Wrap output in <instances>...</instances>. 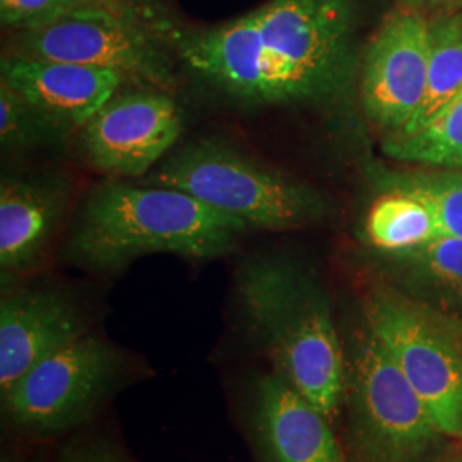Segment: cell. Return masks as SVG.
Here are the masks:
<instances>
[{"instance_id": "cell-1", "label": "cell", "mask_w": 462, "mask_h": 462, "mask_svg": "<svg viewBox=\"0 0 462 462\" xmlns=\"http://www.w3.org/2000/svg\"><path fill=\"white\" fill-rule=\"evenodd\" d=\"M247 225L177 189L101 183L84 200L69 255L89 271L110 273L152 252L190 259L230 254Z\"/></svg>"}, {"instance_id": "cell-2", "label": "cell", "mask_w": 462, "mask_h": 462, "mask_svg": "<svg viewBox=\"0 0 462 462\" xmlns=\"http://www.w3.org/2000/svg\"><path fill=\"white\" fill-rule=\"evenodd\" d=\"M236 295L274 372L334 423L346 394V360L326 295L295 265L271 257L240 267Z\"/></svg>"}, {"instance_id": "cell-3", "label": "cell", "mask_w": 462, "mask_h": 462, "mask_svg": "<svg viewBox=\"0 0 462 462\" xmlns=\"http://www.w3.org/2000/svg\"><path fill=\"white\" fill-rule=\"evenodd\" d=\"M173 28L144 2L118 7L84 2L45 26L17 32L11 51L116 70L127 81L166 91L175 84L168 55Z\"/></svg>"}, {"instance_id": "cell-4", "label": "cell", "mask_w": 462, "mask_h": 462, "mask_svg": "<svg viewBox=\"0 0 462 462\" xmlns=\"http://www.w3.org/2000/svg\"><path fill=\"white\" fill-rule=\"evenodd\" d=\"M148 183L182 190L248 228L293 230L328 215V202L315 189L217 139L173 152Z\"/></svg>"}, {"instance_id": "cell-5", "label": "cell", "mask_w": 462, "mask_h": 462, "mask_svg": "<svg viewBox=\"0 0 462 462\" xmlns=\"http://www.w3.org/2000/svg\"><path fill=\"white\" fill-rule=\"evenodd\" d=\"M356 13V0H267L257 9L282 105L346 98L360 67Z\"/></svg>"}, {"instance_id": "cell-6", "label": "cell", "mask_w": 462, "mask_h": 462, "mask_svg": "<svg viewBox=\"0 0 462 462\" xmlns=\"http://www.w3.org/2000/svg\"><path fill=\"white\" fill-rule=\"evenodd\" d=\"M365 328L425 402L437 429L462 440V320L456 314L375 286L365 298Z\"/></svg>"}, {"instance_id": "cell-7", "label": "cell", "mask_w": 462, "mask_h": 462, "mask_svg": "<svg viewBox=\"0 0 462 462\" xmlns=\"http://www.w3.org/2000/svg\"><path fill=\"white\" fill-rule=\"evenodd\" d=\"M347 366L345 399L356 462H420L437 448L444 435L366 328Z\"/></svg>"}, {"instance_id": "cell-8", "label": "cell", "mask_w": 462, "mask_h": 462, "mask_svg": "<svg viewBox=\"0 0 462 462\" xmlns=\"http://www.w3.org/2000/svg\"><path fill=\"white\" fill-rule=\"evenodd\" d=\"M122 374L120 355L88 332L17 380L2 396L4 408L17 429L50 437L89 420Z\"/></svg>"}, {"instance_id": "cell-9", "label": "cell", "mask_w": 462, "mask_h": 462, "mask_svg": "<svg viewBox=\"0 0 462 462\" xmlns=\"http://www.w3.org/2000/svg\"><path fill=\"white\" fill-rule=\"evenodd\" d=\"M427 84L429 16L399 7L383 17L360 60L365 116L385 137L396 135L420 110Z\"/></svg>"}, {"instance_id": "cell-10", "label": "cell", "mask_w": 462, "mask_h": 462, "mask_svg": "<svg viewBox=\"0 0 462 462\" xmlns=\"http://www.w3.org/2000/svg\"><path fill=\"white\" fill-rule=\"evenodd\" d=\"M182 134L175 99L163 89L116 93L83 127L89 163L116 179L141 177L156 165Z\"/></svg>"}, {"instance_id": "cell-11", "label": "cell", "mask_w": 462, "mask_h": 462, "mask_svg": "<svg viewBox=\"0 0 462 462\" xmlns=\"http://www.w3.org/2000/svg\"><path fill=\"white\" fill-rule=\"evenodd\" d=\"M171 47L198 76L231 98L254 105H282L257 9L211 28L175 26Z\"/></svg>"}, {"instance_id": "cell-12", "label": "cell", "mask_w": 462, "mask_h": 462, "mask_svg": "<svg viewBox=\"0 0 462 462\" xmlns=\"http://www.w3.org/2000/svg\"><path fill=\"white\" fill-rule=\"evenodd\" d=\"M0 76L55 131L84 127L127 81L116 70L13 51L2 57Z\"/></svg>"}, {"instance_id": "cell-13", "label": "cell", "mask_w": 462, "mask_h": 462, "mask_svg": "<svg viewBox=\"0 0 462 462\" xmlns=\"http://www.w3.org/2000/svg\"><path fill=\"white\" fill-rule=\"evenodd\" d=\"M88 334L83 317L62 293L24 288L0 303V393L2 396L60 347Z\"/></svg>"}, {"instance_id": "cell-14", "label": "cell", "mask_w": 462, "mask_h": 462, "mask_svg": "<svg viewBox=\"0 0 462 462\" xmlns=\"http://www.w3.org/2000/svg\"><path fill=\"white\" fill-rule=\"evenodd\" d=\"M252 408L265 462H346L329 420L276 372L257 380Z\"/></svg>"}, {"instance_id": "cell-15", "label": "cell", "mask_w": 462, "mask_h": 462, "mask_svg": "<svg viewBox=\"0 0 462 462\" xmlns=\"http://www.w3.org/2000/svg\"><path fill=\"white\" fill-rule=\"evenodd\" d=\"M64 209L60 187L7 180L0 189L2 278L32 271L45 254Z\"/></svg>"}, {"instance_id": "cell-16", "label": "cell", "mask_w": 462, "mask_h": 462, "mask_svg": "<svg viewBox=\"0 0 462 462\" xmlns=\"http://www.w3.org/2000/svg\"><path fill=\"white\" fill-rule=\"evenodd\" d=\"M380 257L396 271L411 297L447 312L462 309V236L439 235L420 247Z\"/></svg>"}, {"instance_id": "cell-17", "label": "cell", "mask_w": 462, "mask_h": 462, "mask_svg": "<svg viewBox=\"0 0 462 462\" xmlns=\"http://www.w3.org/2000/svg\"><path fill=\"white\" fill-rule=\"evenodd\" d=\"M362 223V240L379 255L420 247L440 235L427 202L394 189H375Z\"/></svg>"}, {"instance_id": "cell-18", "label": "cell", "mask_w": 462, "mask_h": 462, "mask_svg": "<svg viewBox=\"0 0 462 462\" xmlns=\"http://www.w3.org/2000/svg\"><path fill=\"white\" fill-rule=\"evenodd\" d=\"M462 91V11L429 17V84L413 120L396 135H411L439 116ZM387 139V137H385Z\"/></svg>"}, {"instance_id": "cell-19", "label": "cell", "mask_w": 462, "mask_h": 462, "mask_svg": "<svg viewBox=\"0 0 462 462\" xmlns=\"http://www.w3.org/2000/svg\"><path fill=\"white\" fill-rule=\"evenodd\" d=\"M406 171L370 166L368 179L374 189H394L427 202L437 216L440 235L462 236V170Z\"/></svg>"}, {"instance_id": "cell-20", "label": "cell", "mask_w": 462, "mask_h": 462, "mask_svg": "<svg viewBox=\"0 0 462 462\" xmlns=\"http://www.w3.org/2000/svg\"><path fill=\"white\" fill-rule=\"evenodd\" d=\"M382 149L410 165L462 170V91L421 131L387 137Z\"/></svg>"}, {"instance_id": "cell-21", "label": "cell", "mask_w": 462, "mask_h": 462, "mask_svg": "<svg viewBox=\"0 0 462 462\" xmlns=\"http://www.w3.org/2000/svg\"><path fill=\"white\" fill-rule=\"evenodd\" d=\"M51 129L32 105L0 81V141L7 149L32 148Z\"/></svg>"}, {"instance_id": "cell-22", "label": "cell", "mask_w": 462, "mask_h": 462, "mask_svg": "<svg viewBox=\"0 0 462 462\" xmlns=\"http://www.w3.org/2000/svg\"><path fill=\"white\" fill-rule=\"evenodd\" d=\"M88 0H5L0 4L2 24L17 32L45 26Z\"/></svg>"}, {"instance_id": "cell-23", "label": "cell", "mask_w": 462, "mask_h": 462, "mask_svg": "<svg viewBox=\"0 0 462 462\" xmlns=\"http://www.w3.org/2000/svg\"><path fill=\"white\" fill-rule=\"evenodd\" d=\"M55 462H124L116 448L98 446L70 447Z\"/></svg>"}, {"instance_id": "cell-24", "label": "cell", "mask_w": 462, "mask_h": 462, "mask_svg": "<svg viewBox=\"0 0 462 462\" xmlns=\"http://www.w3.org/2000/svg\"><path fill=\"white\" fill-rule=\"evenodd\" d=\"M401 7L413 9L423 14H442L462 11V0H397Z\"/></svg>"}, {"instance_id": "cell-25", "label": "cell", "mask_w": 462, "mask_h": 462, "mask_svg": "<svg viewBox=\"0 0 462 462\" xmlns=\"http://www.w3.org/2000/svg\"><path fill=\"white\" fill-rule=\"evenodd\" d=\"M88 2L101 4V5H114V7H118V5H124V4H127V2H131V0H88Z\"/></svg>"}, {"instance_id": "cell-26", "label": "cell", "mask_w": 462, "mask_h": 462, "mask_svg": "<svg viewBox=\"0 0 462 462\" xmlns=\"http://www.w3.org/2000/svg\"><path fill=\"white\" fill-rule=\"evenodd\" d=\"M454 462H462V456H461V457H457V459H456V461H454Z\"/></svg>"}, {"instance_id": "cell-27", "label": "cell", "mask_w": 462, "mask_h": 462, "mask_svg": "<svg viewBox=\"0 0 462 462\" xmlns=\"http://www.w3.org/2000/svg\"><path fill=\"white\" fill-rule=\"evenodd\" d=\"M2 2H5V0H0V4H2Z\"/></svg>"}]
</instances>
